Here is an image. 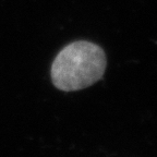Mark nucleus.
I'll return each instance as SVG.
<instances>
[{"label": "nucleus", "mask_w": 157, "mask_h": 157, "mask_svg": "<svg viewBox=\"0 0 157 157\" xmlns=\"http://www.w3.org/2000/svg\"><path fill=\"white\" fill-rule=\"evenodd\" d=\"M107 59L101 46L78 40L60 50L52 64V80L58 90L80 91L93 85L104 76Z\"/></svg>", "instance_id": "nucleus-1"}]
</instances>
